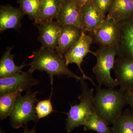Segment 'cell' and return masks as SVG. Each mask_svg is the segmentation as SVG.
<instances>
[{
	"mask_svg": "<svg viewBox=\"0 0 133 133\" xmlns=\"http://www.w3.org/2000/svg\"><path fill=\"white\" fill-rule=\"evenodd\" d=\"M119 39L117 56H130L133 52V18L118 23Z\"/></svg>",
	"mask_w": 133,
	"mask_h": 133,
	"instance_id": "obj_15",
	"label": "cell"
},
{
	"mask_svg": "<svg viewBox=\"0 0 133 133\" xmlns=\"http://www.w3.org/2000/svg\"><path fill=\"white\" fill-rule=\"evenodd\" d=\"M36 26L39 30L38 39L43 47L55 51L59 42L62 24L52 20Z\"/></svg>",
	"mask_w": 133,
	"mask_h": 133,
	"instance_id": "obj_10",
	"label": "cell"
},
{
	"mask_svg": "<svg viewBox=\"0 0 133 133\" xmlns=\"http://www.w3.org/2000/svg\"><path fill=\"white\" fill-rule=\"evenodd\" d=\"M128 104L131 108L133 112V90L126 92Z\"/></svg>",
	"mask_w": 133,
	"mask_h": 133,
	"instance_id": "obj_25",
	"label": "cell"
},
{
	"mask_svg": "<svg viewBox=\"0 0 133 133\" xmlns=\"http://www.w3.org/2000/svg\"><path fill=\"white\" fill-rule=\"evenodd\" d=\"M84 78L80 80L81 92L79 96L78 104L71 105L70 110L66 113V130L68 133L79 127L84 125L90 115L95 112L94 106V90L90 88Z\"/></svg>",
	"mask_w": 133,
	"mask_h": 133,
	"instance_id": "obj_3",
	"label": "cell"
},
{
	"mask_svg": "<svg viewBox=\"0 0 133 133\" xmlns=\"http://www.w3.org/2000/svg\"><path fill=\"white\" fill-rule=\"evenodd\" d=\"M0 133H5L4 131H3L1 129V131H0Z\"/></svg>",
	"mask_w": 133,
	"mask_h": 133,
	"instance_id": "obj_28",
	"label": "cell"
},
{
	"mask_svg": "<svg viewBox=\"0 0 133 133\" xmlns=\"http://www.w3.org/2000/svg\"><path fill=\"white\" fill-rule=\"evenodd\" d=\"M84 31L74 25H62L59 42L55 51L58 55L64 56L78 41Z\"/></svg>",
	"mask_w": 133,
	"mask_h": 133,
	"instance_id": "obj_14",
	"label": "cell"
},
{
	"mask_svg": "<svg viewBox=\"0 0 133 133\" xmlns=\"http://www.w3.org/2000/svg\"><path fill=\"white\" fill-rule=\"evenodd\" d=\"M131 56H133V52L132 53V55H131Z\"/></svg>",
	"mask_w": 133,
	"mask_h": 133,
	"instance_id": "obj_29",
	"label": "cell"
},
{
	"mask_svg": "<svg viewBox=\"0 0 133 133\" xmlns=\"http://www.w3.org/2000/svg\"><path fill=\"white\" fill-rule=\"evenodd\" d=\"M95 53L97 62L92 71L99 85L111 88L118 87V83L111 75L117 56V48L113 46H100Z\"/></svg>",
	"mask_w": 133,
	"mask_h": 133,
	"instance_id": "obj_4",
	"label": "cell"
},
{
	"mask_svg": "<svg viewBox=\"0 0 133 133\" xmlns=\"http://www.w3.org/2000/svg\"><path fill=\"white\" fill-rule=\"evenodd\" d=\"M94 5L105 15L108 12L109 8L114 0H91Z\"/></svg>",
	"mask_w": 133,
	"mask_h": 133,
	"instance_id": "obj_24",
	"label": "cell"
},
{
	"mask_svg": "<svg viewBox=\"0 0 133 133\" xmlns=\"http://www.w3.org/2000/svg\"><path fill=\"white\" fill-rule=\"evenodd\" d=\"M42 0H18L17 2L24 15L35 21V25L40 23Z\"/></svg>",
	"mask_w": 133,
	"mask_h": 133,
	"instance_id": "obj_19",
	"label": "cell"
},
{
	"mask_svg": "<svg viewBox=\"0 0 133 133\" xmlns=\"http://www.w3.org/2000/svg\"><path fill=\"white\" fill-rule=\"evenodd\" d=\"M24 14L21 8L10 5H3L0 8V32L9 29L17 30L21 26V21Z\"/></svg>",
	"mask_w": 133,
	"mask_h": 133,
	"instance_id": "obj_13",
	"label": "cell"
},
{
	"mask_svg": "<svg viewBox=\"0 0 133 133\" xmlns=\"http://www.w3.org/2000/svg\"><path fill=\"white\" fill-rule=\"evenodd\" d=\"M107 16L118 23L133 18V0H114Z\"/></svg>",
	"mask_w": 133,
	"mask_h": 133,
	"instance_id": "obj_16",
	"label": "cell"
},
{
	"mask_svg": "<svg viewBox=\"0 0 133 133\" xmlns=\"http://www.w3.org/2000/svg\"><path fill=\"white\" fill-rule=\"evenodd\" d=\"M31 57L32 61L29 64L30 66L29 71L32 73L36 70L45 72L49 74L52 85L54 76H65L79 81L82 78L69 69L63 56L58 55L54 51L42 46L33 51Z\"/></svg>",
	"mask_w": 133,
	"mask_h": 133,
	"instance_id": "obj_2",
	"label": "cell"
},
{
	"mask_svg": "<svg viewBox=\"0 0 133 133\" xmlns=\"http://www.w3.org/2000/svg\"><path fill=\"white\" fill-rule=\"evenodd\" d=\"M38 91H28L23 95L17 97L10 117V124L15 129L27 125L31 121L38 120L36 110V104L38 101L36 98Z\"/></svg>",
	"mask_w": 133,
	"mask_h": 133,
	"instance_id": "obj_5",
	"label": "cell"
},
{
	"mask_svg": "<svg viewBox=\"0 0 133 133\" xmlns=\"http://www.w3.org/2000/svg\"><path fill=\"white\" fill-rule=\"evenodd\" d=\"M36 112L38 120L49 115L53 111L51 96L48 99L38 101L36 107Z\"/></svg>",
	"mask_w": 133,
	"mask_h": 133,
	"instance_id": "obj_23",
	"label": "cell"
},
{
	"mask_svg": "<svg viewBox=\"0 0 133 133\" xmlns=\"http://www.w3.org/2000/svg\"><path fill=\"white\" fill-rule=\"evenodd\" d=\"M93 103L95 113L109 125L113 124L128 104L126 92L120 88L97 86Z\"/></svg>",
	"mask_w": 133,
	"mask_h": 133,
	"instance_id": "obj_1",
	"label": "cell"
},
{
	"mask_svg": "<svg viewBox=\"0 0 133 133\" xmlns=\"http://www.w3.org/2000/svg\"><path fill=\"white\" fill-rule=\"evenodd\" d=\"M113 70L120 88L125 92L133 90V56H118Z\"/></svg>",
	"mask_w": 133,
	"mask_h": 133,
	"instance_id": "obj_8",
	"label": "cell"
},
{
	"mask_svg": "<svg viewBox=\"0 0 133 133\" xmlns=\"http://www.w3.org/2000/svg\"><path fill=\"white\" fill-rule=\"evenodd\" d=\"M13 47L8 48L3 55L0 61V78L15 76L23 72L22 69L28 65L23 63L18 66L15 63V55L11 54Z\"/></svg>",
	"mask_w": 133,
	"mask_h": 133,
	"instance_id": "obj_17",
	"label": "cell"
},
{
	"mask_svg": "<svg viewBox=\"0 0 133 133\" xmlns=\"http://www.w3.org/2000/svg\"><path fill=\"white\" fill-rule=\"evenodd\" d=\"M56 19L62 26L74 25L85 31L84 25L80 14V8L74 0H63Z\"/></svg>",
	"mask_w": 133,
	"mask_h": 133,
	"instance_id": "obj_11",
	"label": "cell"
},
{
	"mask_svg": "<svg viewBox=\"0 0 133 133\" xmlns=\"http://www.w3.org/2000/svg\"><path fill=\"white\" fill-rule=\"evenodd\" d=\"M112 133H133V112L125 110L113 124Z\"/></svg>",
	"mask_w": 133,
	"mask_h": 133,
	"instance_id": "obj_20",
	"label": "cell"
},
{
	"mask_svg": "<svg viewBox=\"0 0 133 133\" xmlns=\"http://www.w3.org/2000/svg\"><path fill=\"white\" fill-rule=\"evenodd\" d=\"M109 124L99 116L95 112L90 115L84 125L85 131L92 130L98 133H112Z\"/></svg>",
	"mask_w": 133,
	"mask_h": 133,
	"instance_id": "obj_22",
	"label": "cell"
},
{
	"mask_svg": "<svg viewBox=\"0 0 133 133\" xmlns=\"http://www.w3.org/2000/svg\"><path fill=\"white\" fill-rule=\"evenodd\" d=\"M81 18L84 25L85 31L92 35L105 20L104 14L93 3L89 1L80 7Z\"/></svg>",
	"mask_w": 133,
	"mask_h": 133,
	"instance_id": "obj_12",
	"label": "cell"
},
{
	"mask_svg": "<svg viewBox=\"0 0 133 133\" xmlns=\"http://www.w3.org/2000/svg\"><path fill=\"white\" fill-rule=\"evenodd\" d=\"M24 132L23 133H36L35 131V127L32 129H29L28 128L27 125L24 127Z\"/></svg>",
	"mask_w": 133,
	"mask_h": 133,
	"instance_id": "obj_27",
	"label": "cell"
},
{
	"mask_svg": "<svg viewBox=\"0 0 133 133\" xmlns=\"http://www.w3.org/2000/svg\"><path fill=\"white\" fill-rule=\"evenodd\" d=\"M63 1L42 0L40 23L38 24L56 19Z\"/></svg>",
	"mask_w": 133,
	"mask_h": 133,
	"instance_id": "obj_18",
	"label": "cell"
},
{
	"mask_svg": "<svg viewBox=\"0 0 133 133\" xmlns=\"http://www.w3.org/2000/svg\"><path fill=\"white\" fill-rule=\"evenodd\" d=\"M86 31H84L78 41L71 48L68 50L64 55L67 65L75 63L78 66L83 77L89 80L93 84L96 85L92 79L87 76L81 67L83 59L88 53H91L95 56V52L90 49L91 45L93 43L92 36L87 34Z\"/></svg>",
	"mask_w": 133,
	"mask_h": 133,
	"instance_id": "obj_6",
	"label": "cell"
},
{
	"mask_svg": "<svg viewBox=\"0 0 133 133\" xmlns=\"http://www.w3.org/2000/svg\"><path fill=\"white\" fill-rule=\"evenodd\" d=\"M23 91H15L5 94L0 96V119L3 120L10 116L17 98Z\"/></svg>",
	"mask_w": 133,
	"mask_h": 133,
	"instance_id": "obj_21",
	"label": "cell"
},
{
	"mask_svg": "<svg viewBox=\"0 0 133 133\" xmlns=\"http://www.w3.org/2000/svg\"><path fill=\"white\" fill-rule=\"evenodd\" d=\"M93 41L100 46H113L117 49L119 39V24L113 18L107 16L95 33L91 35Z\"/></svg>",
	"mask_w": 133,
	"mask_h": 133,
	"instance_id": "obj_7",
	"label": "cell"
},
{
	"mask_svg": "<svg viewBox=\"0 0 133 133\" xmlns=\"http://www.w3.org/2000/svg\"><path fill=\"white\" fill-rule=\"evenodd\" d=\"M74 1L77 3V5L80 8L87 2H88L91 0H74Z\"/></svg>",
	"mask_w": 133,
	"mask_h": 133,
	"instance_id": "obj_26",
	"label": "cell"
},
{
	"mask_svg": "<svg viewBox=\"0 0 133 133\" xmlns=\"http://www.w3.org/2000/svg\"><path fill=\"white\" fill-rule=\"evenodd\" d=\"M32 74L28 70L12 77L0 78V95L18 90L30 91L33 87L40 83Z\"/></svg>",
	"mask_w": 133,
	"mask_h": 133,
	"instance_id": "obj_9",
	"label": "cell"
}]
</instances>
